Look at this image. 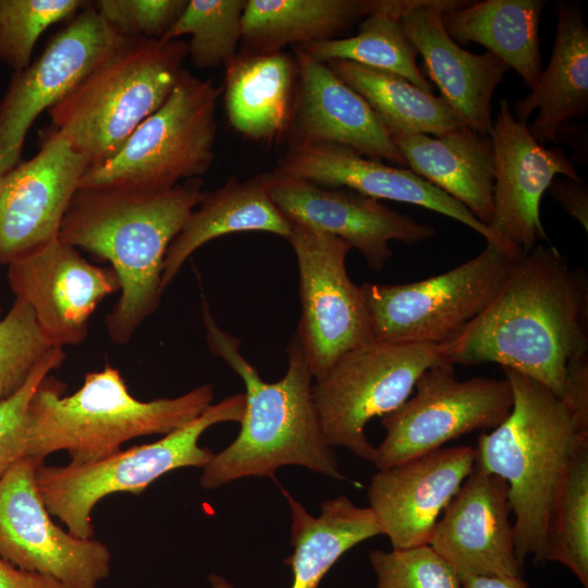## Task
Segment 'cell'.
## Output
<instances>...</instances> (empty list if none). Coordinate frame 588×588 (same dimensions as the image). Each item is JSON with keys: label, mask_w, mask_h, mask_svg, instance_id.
<instances>
[{"label": "cell", "mask_w": 588, "mask_h": 588, "mask_svg": "<svg viewBox=\"0 0 588 588\" xmlns=\"http://www.w3.org/2000/svg\"><path fill=\"white\" fill-rule=\"evenodd\" d=\"M52 347L29 306L15 299L0 319V404L25 384L37 363Z\"/></svg>", "instance_id": "d590c367"}, {"label": "cell", "mask_w": 588, "mask_h": 588, "mask_svg": "<svg viewBox=\"0 0 588 588\" xmlns=\"http://www.w3.org/2000/svg\"><path fill=\"white\" fill-rule=\"evenodd\" d=\"M513 391L507 418L478 438L476 466L503 478L514 514L518 561H546L553 511L584 427L551 390L513 369L503 368Z\"/></svg>", "instance_id": "277c9868"}, {"label": "cell", "mask_w": 588, "mask_h": 588, "mask_svg": "<svg viewBox=\"0 0 588 588\" xmlns=\"http://www.w3.org/2000/svg\"><path fill=\"white\" fill-rule=\"evenodd\" d=\"M203 323L210 352L244 381L246 404L236 439L203 468L201 487L213 489L248 476L274 478V471L284 465L352 481L341 473L322 434L311 393L313 377L297 334L286 348L285 375L268 383L241 354V341L218 326L205 301Z\"/></svg>", "instance_id": "3957f363"}, {"label": "cell", "mask_w": 588, "mask_h": 588, "mask_svg": "<svg viewBox=\"0 0 588 588\" xmlns=\"http://www.w3.org/2000/svg\"><path fill=\"white\" fill-rule=\"evenodd\" d=\"M252 231L269 232L286 240L292 232V223L269 196L264 173L245 181L231 176L222 186L205 193L167 250L162 289L204 244L226 234Z\"/></svg>", "instance_id": "484cf974"}, {"label": "cell", "mask_w": 588, "mask_h": 588, "mask_svg": "<svg viewBox=\"0 0 588 588\" xmlns=\"http://www.w3.org/2000/svg\"><path fill=\"white\" fill-rule=\"evenodd\" d=\"M377 588H462L460 574L429 544L369 552Z\"/></svg>", "instance_id": "8d00e7d4"}, {"label": "cell", "mask_w": 588, "mask_h": 588, "mask_svg": "<svg viewBox=\"0 0 588 588\" xmlns=\"http://www.w3.org/2000/svg\"><path fill=\"white\" fill-rule=\"evenodd\" d=\"M296 78L295 59L283 50L238 52L224 68V105L231 126L256 142L287 136Z\"/></svg>", "instance_id": "4316f807"}, {"label": "cell", "mask_w": 588, "mask_h": 588, "mask_svg": "<svg viewBox=\"0 0 588 588\" xmlns=\"http://www.w3.org/2000/svg\"><path fill=\"white\" fill-rule=\"evenodd\" d=\"M462 588H529L523 577L462 576Z\"/></svg>", "instance_id": "b9f144b4"}, {"label": "cell", "mask_w": 588, "mask_h": 588, "mask_svg": "<svg viewBox=\"0 0 588 588\" xmlns=\"http://www.w3.org/2000/svg\"><path fill=\"white\" fill-rule=\"evenodd\" d=\"M412 172L466 207L489 226L493 218L494 161L489 136L467 126L443 136H391Z\"/></svg>", "instance_id": "d4e9b609"}, {"label": "cell", "mask_w": 588, "mask_h": 588, "mask_svg": "<svg viewBox=\"0 0 588 588\" xmlns=\"http://www.w3.org/2000/svg\"><path fill=\"white\" fill-rule=\"evenodd\" d=\"M550 195L584 230L588 231V187L585 182L567 177L554 179L549 188Z\"/></svg>", "instance_id": "ab89813d"}, {"label": "cell", "mask_w": 588, "mask_h": 588, "mask_svg": "<svg viewBox=\"0 0 588 588\" xmlns=\"http://www.w3.org/2000/svg\"><path fill=\"white\" fill-rule=\"evenodd\" d=\"M294 47L301 48L319 62L346 60L391 72L431 93L429 82L417 65L419 53L414 42L399 20L390 14L371 11L359 22L354 36Z\"/></svg>", "instance_id": "1f68e13d"}, {"label": "cell", "mask_w": 588, "mask_h": 588, "mask_svg": "<svg viewBox=\"0 0 588 588\" xmlns=\"http://www.w3.org/2000/svg\"><path fill=\"white\" fill-rule=\"evenodd\" d=\"M519 257L487 242L477 256L425 280L362 284L373 340L446 342L492 303Z\"/></svg>", "instance_id": "9c48e42d"}, {"label": "cell", "mask_w": 588, "mask_h": 588, "mask_svg": "<svg viewBox=\"0 0 588 588\" xmlns=\"http://www.w3.org/2000/svg\"><path fill=\"white\" fill-rule=\"evenodd\" d=\"M7 266L15 299L29 306L53 347L82 343L99 303L120 291L111 268L89 262L59 237Z\"/></svg>", "instance_id": "e0dca14e"}, {"label": "cell", "mask_w": 588, "mask_h": 588, "mask_svg": "<svg viewBox=\"0 0 588 588\" xmlns=\"http://www.w3.org/2000/svg\"><path fill=\"white\" fill-rule=\"evenodd\" d=\"M22 151L12 150L5 155L0 156V177L19 163Z\"/></svg>", "instance_id": "7bdbcfd3"}, {"label": "cell", "mask_w": 588, "mask_h": 588, "mask_svg": "<svg viewBox=\"0 0 588 588\" xmlns=\"http://www.w3.org/2000/svg\"><path fill=\"white\" fill-rule=\"evenodd\" d=\"M63 391L64 384L50 376L35 389L26 413L24 456L45 460L65 450L72 463L101 461L133 438L166 436L186 425L215 395L211 384H204L176 397L139 401L109 364L87 372L75 393L63 396Z\"/></svg>", "instance_id": "5b68a950"}, {"label": "cell", "mask_w": 588, "mask_h": 588, "mask_svg": "<svg viewBox=\"0 0 588 588\" xmlns=\"http://www.w3.org/2000/svg\"><path fill=\"white\" fill-rule=\"evenodd\" d=\"M42 464L45 460L23 456L0 478V555L68 588H98L110 574L109 548L52 522L37 488Z\"/></svg>", "instance_id": "4fadbf2b"}, {"label": "cell", "mask_w": 588, "mask_h": 588, "mask_svg": "<svg viewBox=\"0 0 588 588\" xmlns=\"http://www.w3.org/2000/svg\"><path fill=\"white\" fill-rule=\"evenodd\" d=\"M287 241L299 272L302 315L296 334L317 381L341 356L373 338L360 285L346 269L352 246L299 224H292Z\"/></svg>", "instance_id": "7c38bea8"}, {"label": "cell", "mask_w": 588, "mask_h": 588, "mask_svg": "<svg viewBox=\"0 0 588 588\" xmlns=\"http://www.w3.org/2000/svg\"><path fill=\"white\" fill-rule=\"evenodd\" d=\"M200 177L158 193L77 188L59 238L110 262L120 296L106 317L110 340L127 344L158 308L167 250L205 196Z\"/></svg>", "instance_id": "7a4b0ae2"}, {"label": "cell", "mask_w": 588, "mask_h": 588, "mask_svg": "<svg viewBox=\"0 0 588 588\" xmlns=\"http://www.w3.org/2000/svg\"><path fill=\"white\" fill-rule=\"evenodd\" d=\"M264 174L270 198L292 224L347 242L373 271L383 269L392 257L389 242L417 244L437 233L433 226L355 191L323 187L275 169Z\"/></svg>", "instance_id": "2e32d148"}, {"label": "cell", "mask_w": 588, "mask_h": 588, "mask_svg": "<svg viewBox=\"0 0 588 588\" xmlns=\"http://www.w3.org/2000/svg\"><path fill=\"white\" fill-rule=\"evenodd\" d=\"M123 39L88 1L33 63L14 72L0 101V156L22 151L38 115L62 100Z\"/></svg>", "instance_id": "9a60e30c"}, {"label": "cell", "mask_w": 588, "mask_h": 588, "mask_svg": "<svg viewBox=\"0 0 588 588\" xmlns=\"http://www.w3.org/2000/svg\"><path fill=\"white\" fill-rule=\"evenodd\" d=\"M88 1L0 0V62L19 72L30 63L42 33L59 22H69Z\"/></svg>", "instance_id": "e575fe53"}, {"label": "cell", "mask_w": 588, "mask_h": 588, "mask_svg": "<svg viewBox=\"0 0 588 588\" xmlns=\"http://www.w3.org/2000/svg\"><path fill=\"white\" fill-rule=\"evenodd\" d=\"M550 62L530 93L512 109L527 123L531 136L541 145L559 144V133L569 121L588 112V27L580 7L561 1Z\"/></svg>", "instance_id": "cb8c5ba5"}, {"label": "cell", "mask_w": 588, "mask_h": 588, "mask_svg": "<svg viewBox=\"0 0 588 588\" xmlns=\"http://www.w3.org/2000/svg\"><path fill=\"white\" fill-rule=\"evenodd\" d=\"M441 362L437 344L373 340L345 353L311 387L327 443L371 462L375 448L365 431L368 421L400 407L420 375Z\"/></svg>", "instance_id": "30bf717a"}, {"label": "cell", "mask_w": 588, "mask_h": 588, "mask_svg": "<svg viewBox=\"0 0 588 588\" xmlns=\"http://www.w3.org/2000/svg\"><path fill=\"white\" fill-rule=\"evenodd\" d=\"M370 12V0H246L238 52L335 39Z\"/></svg>", "instance_id": "f546056e"}, {"label": "cell", "mask_w": 588, "mask_h": 588, "mask_svg": "<svg viewBox=\"0 0 588 588\" xmlns=\"http://www.w3.org/2000/svg\"><path fill=\"white\" fill-rule=\"evenodd\" d=\"M475 464L470 445L440 448L371 477L369 507L392 549L429 543L439 515Z\"/></svg>", "instance_id": "ffe728a7"}, {"label": "cell", "mask_w": 588, "mask_h": 588, "mask_svg": "<svg viewBox=\"0 0 588 588\" xmlns=\"http://www.w3.org/2000/svg\"><path fill=\"white\" fill-rule=\"evenodd\" d=\"M188 0H98L94 7L122 38L161 39Z\"/></svg>", "instance_id": "74e56055"}, {"label": "cell", "mask_w": 588, "mask_h": 588, "mask_svg": "<svg viewBox=\"0 0 588 588\" xmlns=\"http://www.w3.org/2000/svg\"><path fill=\"white\" fill-rule=\"evenodd\" d=\"M246 0H188L161 38L189 35L188 57L198 69L225 68L238 53Z\"/></svg>", "instance_id": "836d02e7"}, {"label": "cell", "mask_w": 588, "mask_h": 588, "mask_svg": "<svg viewBox=\"0 0 588 588\" xmlns=\"http://www.w3.org/2000/svg\"><path fill=\"white\" fill-rule=\"evenodd\" d=\"M88 162L51 132L39 150L0 177V264L59 237L65 211Z\"/></svg>", "instance_id": "ac0fdd59"}, {"label": "cell", "mask_w": 588, "mask_h": 588, "mask_svg": "<svg viewBox=\"0 0 588 588\" xmlns=\"http://www.w3.org/2000/svg\"><path fill=\"white\" fill-rule=\"evenodd\" d=\"M0 588H68L57 579L19 568L0 555Z\"/></svg>", "instance_id": "60d3db41"}, {"label": "cell", "mask_w": 588, "mask_h": 588, "mask_svg": "<svg viewBox=\"0 0 588 588\" xmlns=\"http://www.w3.org/2000/svg\"><path fill=\"white\" fill-rule=\"evenodd\" d=\"M518 121L506 99L499 102L489 134L493 150V218L490 231L509 250L523 256L549 237L540 201L556 175L581 181L559 146L539 144Z\"/></svg>", "instance_id": "5bb4252c"}, {"label": "cell", "mask_w": 588, "mask_h": 588, "mask_svg": "<svg viewBox=\"0 0 588 588\" xmlns=\"http://www.w3.org/2000/svg\"><path fill=\"white\" fill-rule=\"evenodd\" d=\"M442 513L428 544L461 577H523L503 478L475 465Z\"/></svg>", "instance_id": "44dd1931"}, {"label": "cell", "mask_w": 588, "mask_h": 588, "mask_svg": "<svg viewBox=\"0 0 588 588\" xmlns=\"http://www.w3.org/2000/svg\"><path fill=\"white\" fill-rule=\"evenodd\" d=\"M64 358L63 348L52 347L37 363L25 384L0 404V478L25 455L26 413L35 389L51 370L61 366Z\"/></svg>", "instance_id": "f35d334b"}, {"label": "cell", "mask_w": 588, "mask_h": 588, "mask_svg": "<svg viewBox=\"0 0 588 588\" xmlns=\"http://www.w3.org/2000/svg\"><path fill=\"white\" fill-rule=\"evenodd\" d=\"M326 63L366 100L390 136H443L466 126L441 97L417 87L401 75L346 60Z\"/></svg>", "instance_id": "4dcf8cb0"}, {"label": "cell", "mask_w": 588, "mask_h": 588, "mask_svg": "<svg viewBox=\"0 0 588 588\" xmlns=\"http://www.w3.org/2000/svg\"><path fill=\"white\" fill-rule=\"evenodd\" d=\"M546 561L561 563L588 588V440L571 460L551 519Z\"/></svg>", "instance_id": "d6a6232c"}, {"label": "cell", "mask_w": 588, "mask_h": 588, "mask_svg": "<svg viewBox=\"0 0 588 588\" xmlns=\"http://www.w3.org/2000/svg\"><path fill=\"white\" fill-rule=\"evenodd\" d=\"M297 69L289 147L335 144L368 158L407 167L380 119L366 100L324 62L293 47Z\"/></svg>", "instance_id": "7402d4cb"}, {"label": "cell", "mask_w": 588, "mask_h": 588, "mask_svg": "<svg viewBox=\"0 0 588 588\" xmlns=\"http://www.w3.org/2000/svg\"><path fill=\"white\" fill-rule=\"evenodd\" d=\"M281 173L328 188H348L375 199L406 203L454 219L505 248L466 207L409 169L390 166L335 144L289 147L280 157ZM506 249V248H505Z\"/></svg>", "instance_id": "603a6c76"}, {"label": "cell", "mask_w": 588, "mask_h": 588, "mask_svg": "<svg viewBox=\"0 0 588 588\" xmlns=\"http://www.w3.org/2000/svg\"><path fill=\"white\" fill-rule=\"evenodd\" d=\"M187 57L183 39L124 38L49 109L51 132L83 155L88 167L105 162L166 102Z\"/></svg>", "instance_id": "8992f818"}, {"label": "cell", "mask_w": 588, "mask_h": 588, "mask_svg": "<svg viewBox=\"0 0 588 588\" xmlns=\"http://www.w3.org/2000/svg\"><path fill=\"white\" fill-rule=\"evenodd\" d=\"M544 0H485L442 15L458 45L476 42L513 69L532 89L542 73L539 22Z\"/></svg>", "instance_id": "83f0119b"}, {"label": "cell", "mask_w": 588, "mask_h": 588, "mask_svg": "<svg viewBox=\"0 0 588 588\" xmlns=\"http://www.w3.org/2000/svg\"><path fill=\"white\" fill-rule=\"evenodd\" d=\"M291 509L294 580L292 588H317L332 565L359 542L380 535L370 507L357 506L348 497L340 495L320 505V515L311 516L287 490L281 488ZM213 588H231L218 576L210 577Z\"/></svg>", "instance_id": "f1b7e54d"}, {"label": "cell", "mask_w": 588, "mask_h": 588, "mask_svg": "<svg viewBox=\"0 0 588 588\" xmlns=\"http://www.w3.org/2000/svg\"><path fill=\"white\" fill-rule=\"evenodd\" d=\"M466 0H379L380 12L396 17L422 57L441 98L464 124L482 136L492 127L491 100L509 72L499 58L486 51L471 53L446 33L443 13L463 8Z\"/></svg>", "instance_id": "d6986e66"}, {"label": "cell", "mask_w": 588, "mask_h": 588, "mask_svg": "<svg viewBox=\"0 0 588 588\" xmlns=\"http://www.w3.org/2000/svg\"><path fill=\"white\" fill-rule=\"evenodd\" d=\"M452 365L495 363L562 397L588 371V277L551 244L514 264L498 296L453 338L438 344Z\"/></svg>", "instance_id": "6da1fadb"}, {"label": "cell", "mask_w": 588, "mask_h": 588, "mask_svg": "<svg viewBox=\"0 0 588 588\" xmlns=\"http://www.w3.org/2000/svg\"><path fill=\"white\" fill-rule=\"evenodd\" d=\"M245 394L237 393L210 405L198 417L162 439L118 453L101 461L64 466L42 464L37 488L50 515L72 535L93 538L91 512L105 497L115 492L142 493L164 474L182 467L204 468L215 453L198 444L203 432L223 421L241 422Z\"/></svg>", "instance_id": "ba28073f"}, {"label": "cell", "mask_w": 588, "mask_h": 588, "mask_svg": "<svg viewBox=\"0 0 588 588\" xmlns=\"http://www.w3.org/2000/svg\"><path fill=\"white\" fill-rule=\"evenodd\" d=\"M414 389V396L381 417L387 434L375 448L371 461L379 470L440 449L474 430L497 428L510 415L514 401L505 377L461 380L454 365L445 362L425 370Z\"/></svg>", "instance_id": "8fae6325"}, {"label": "cell", "mask_w": 588, "mask_h": 588, "mask_svg": "<svg viewBox=\"0 0 588 588\" xmlns=\"http://www.w3.org/2000/svg\"><path fill=\"white\" fill-rule=\"evenodd\" d=\"M220 94L211 79L183 70L166 102L115 155L88 167L78 188L158 193L173 188L181 180L200 177L215 159Z\"/></svg>", "instance_id": "52a82bcc"}]
</instances>
